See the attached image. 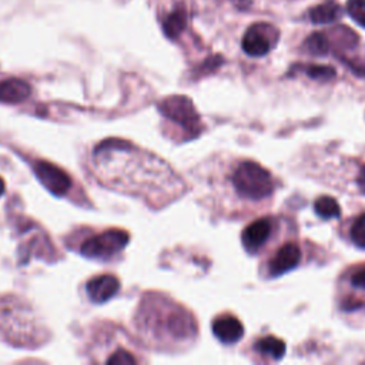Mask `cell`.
Segmentation results:
<instances>
[{
  "instance_id": "6da1fadb",
  "label": "cell",
  "mask_w": 365,
  "mask_h": 365,
  "mask_svg": "<svg viewBox=\"0 0 365 365\" xmlns=\"http://www.w3.org/2000/svg\"><path fill=\"white\" fill-rule=\"evenodd\" d=\"M92 166L107 187L141 196L152 204L168 203L183 191V181L164 160L124 140L101 141L95 148Z\"/></svg>"
},
{
  "instance_id": "7a4b0ae2",
  "label": "cell",
  "mask_w": 365,
  "mask_h": 365,
  "mask_svg": "<svg viewBox=\"0 0 365 365\" xmlns=\"http://www.w3.org/2000/svg\"><path fill=\"white\" fill-rule=\"evenodd\" d=\"M140 335L157 348H173L196 335L193 317L181 306L161 295H146L136 315Z\"/></svg>"
},
{
  "instance_id": "3957f363",
  "label": "cell",
  "mask_w": 365,
  "mask_h": 365,
  "mask_svg": "<svg viewBox=\"0 0 365 365\" xmlns=\"http://www.w3.org/2000/svg\"><path fill=\"white\" fill-rule=\"evenodd\" d=\"M0 334L19 347H36L45 339L33 310L17 297L0 298Z\"/></svg>"
},
{
  "instance_id": "277c9868",
  "label": "cell",
  "mask_w": 365,
  "mask_h": 365,
  "mask_svg": "<svg viewBox=\"0 0 365 365\" xmlns=\"http://www.w3.org/2000/svg\"><path fill=\"white\" fill-rule=\"evenodd\" d=\"M231 180L235 191L248 200H263L274 190L271 175L264 167L254 161L240 163Z\"/></svg>"
},
{
  "instance_id": "5b68a950",
  "label": "cell",
  "mask_w": 365,
  "mask_h": 365,
  "mask_svg": "<svg viewBox=\"0 0 365 365\" xmlns=\"http://www.w3.org/2000/svg\"><path fill=\"white\" fill-rule=\"evenodd\" d=\"M128 233L119 228L106 230L93 237L84 240L80 246V253L93 260L106 262L119 254L128 244Z\"/></svg>"
},
{
  "instance_id": "8992f818",
  "label": "cell",
  "mask_w": 365,
  "mask_h": 365,
  "mask_svg": "<svg viewBox=\"0 0 365 365\" xmlns=\"http://www.w3.org/2000/svg\"><path fill=\"white\" fill-rule=\"evenodd\" d=\"M159 110L166 119L184 130L188 137H195L200 133V117L191 100L186 96L164 99L159 106Z\"/></svg>"
},
{
  "instance_id": "52a82bcc",
  "label": "cell",
  "mask_w": 365,
  "mask_h": 365,
  "mask_svg": "<svg viewBox=\"0 0 365 365\" xmlns=\"http://www.w3.org/2000/svg\"><path fill=\"white\" fill-rule=\"evenodd\" d=\"M33 170L40 183L55 196H66L73 186V181L66 171L49 161L37 160L33 164Z\"/></svg>"
},
{
  "instance_id": "ba28073f",
  "label": "cell",
  "mask_w": 365,
  "mask_h": 365,
  "mask_svg": "<svg viewBox=\"0 0 365 365\" xmlns=\"http://www.w3.org/2000/svg\"><path fill=\"white\" fill-rule=\"evenodd\" d=\"M120 290L119 278L112 274L97 275L86 284V291H88L89 298L96 304H103L113 298Z\"/></svg>"
},
{
  "instance_id": "9c48e42d",
  "label": "cell",
  "mask_w": 365,
  "mask_h": 365,
  "mask_svg": "<svg viewBox=\"0 0 365 365\" xmlns=\"http://www.w3.org/2000/svg\"><path fill=\"white\" fill-rule=\"evenodd\" d=\"M302 260V250L294 243H288L283 246L280 250L277 251L274 259L270 263V274L273 277H278L282 274H286L291 270H294Z\"/></svg>"
},
{
  "instance_id": "30bf717a",
  "label": "cell",
  "mask_w": 365,
  "mask_h": 365,
  "mask_svg": "<svg viewBox=\"0 0 365 365\" xmlns=\"http://www.w3.org/2000/svg\"><path fill=\"white\" fill-rule=\"evenodd\" d=\"M273 230V224L268 219H260L246 227L241 234V241L248 253L259 251L268 240Z\"/></svg>"
},
{
  "instance_id": "8fae6325",
  "label": "cell",
  "mask_w": 365,
  "mask_h": 365,
  "mask_svg": "<svg viewBox=\"0 0 365 365\" xmlns=\"http://www.w3.org/2000/svg\"><path fill=\"white\" fill-rule=\"evenodd\" d=\"M213 333L224 344H234L243 338L244 327L235 317L223 315L213 323Z\"/></svg>"
},
{
  "instance_id": "7c38bea8",
  "label": "cell",
  "mask_w": 365,
  "mask_h": 365,
  "mask_svg": "<svg viewBox=\"0 0 365 365\" xmlns=\"http://www.w3.org/2000/svg\"><path fill=\"white\" fill-rule=\"evenodd\" d=\"M241 46H243V50L248 56L262 57L270 52L271 43H270L267 34L259 26H253L244 34Z\"/></svg>"
},
{
  "instance_id": "4fadbf2b",
  "label": "cell",
  "mask_w": 365,
  "mask_h": 365,
  "mask_svg": "<svg viewBox=\"0 0 365 365\" xmlns=\"http://www.w3.org/2000/svg\"><path fill=\"white\" fill-rule=\"evenodd\" d=\"M32 88L29 83L20 79H8L0 81V101L2 103H21L29 99Z\"/></svg>"
},
{
  "instance_id": "5bb4252c",
  "label": "cell",
  "mask_w": 365,
  "mask_h": 365,
  "mask_svg": "<svg viewBox=\"0 0 365 365\" xmlns=\"http://www.w3.org/2000/svg\"><path fill=\"white\" fill-rule=\"evenodd\" d=\"M187 25V14L183 9H176L175 12H171L163 21V32L164 34L175 40L177 39L186 29Z\"/></svg>"
},
{
  "instance_id": "9a60e30c",
  "label": "cell",
  "mask_w": 365,
  "mask_h": 365,
  "mask_svg": "<svg viewBox=\"0 0 365 365\" xmlns=\"http://www.w3.org/2000/svg\"><path fill=\"white\" fill-rule=\"evenodd\" d=\"M255 350L263 355L273 357L274 359H282L286 354V344L283 339L270 335L257 341Z\"/></svg>"
},
{
  "instance_id": "2e32d148",
  "label": "cell",
  "mask_w": 365,
  "mask_h": 365,
  "mask_svg": "<svg viewBox=\"0 0 365 365\" xmlns=\"http://www.w3.org/2000/svg\"><path fill=\"white\" fill-rule=\"evenodd\" d=\"M339 8L337 5L326 3L315 6L310 10V19L315 25H327L339 17Z\"/></svg>"
},
{
  "instance_id": "e0dca14e",
  "label": "cell",
  "mask_w": 365,
  "mask_h": 365,
  "mask_svg": "<svg viewBox=\"0 0 365 365\" xmlns=\"http://www.w3.org/2000/svg\"><path fill=\"white\" fill-rule=\"evenodd\" d=\"M314 210L317 213V216H319L324 220L338 219L341 216V207L338 201L328 196H323V197L317 199L314 203Z\"/></svg>"
},
{
  "instance_id": "ac0fdd59",
  "label": "cell",
  "mask_w": 365,
  "mask_h": 365,
  "mask_svg": "<svg viewBox=\"0 0 365 365\" xmlns=\"http://www.w3.org/2000/svg\"><path fill=\"white\" fill-rule=\"evenodd\" d=\"M306 46L311 55L315 56H324L330 50L328 40L323 33H313L307 40H306Z\"/></svg>"
},
{
  "instance_id": "d6986e66",
  "label": "cell",
  "mask_w": 365,
  "mask_h": 365,
  "mask_svg": "<svg viewBox=\"0 0 365 365\" xmlns=\"http://www.w3.org/2000/svg\"><path fill=\"white\" fill-rule=\"evenodd\" d=\"M347 12L354 21L365 28V0H348Z\"/></svg>"
},
{
  "instance_id": "ffe728a7",
  "label": "cell",
  "mask_w": 365,
  "mask_h": 365,
  "mask_svg": "<svg viewBox=\"0 0 365 365\" xmlns=\"http://www.w3.org/2000/svg\"><path fill=\"white\" fill-rule=\"evenodd\" d=\"M351 239L359 248H365V214L359 216L351 228Z\"/></svg>"
},
{
  "instance_id": "44dd1931",
  "label": "cell",
  "mask_w": 365,
  "mask_h": 365,
  "mask_svg": "<svg viewBox=\"0 0 365 365\" xmlns=\"http://www.w3.org/2000/svg\"><path fill=\"white\" fill-rule=\"evenodd\" d=\"M307 75L317 80H330L335 76V70L330 66H308Z\"/></svg>"
},
{
  "instance_id": "7402d4cb",
  "label": "cell",
  "mask_w": 365,
  "mask_h": 365,
  "mask_svg": "<svg viewBox=\"0 0 365 365\" xmlns=\"http://www.w3.org/2000/svg\"><path fill=\"white\" fill-rule=\"evenodd\" d=\"M107 364H136L137 359L132 353H128L124 348L115 351L109 358H106Z\"/></svg>"
},
{
  "instance_id": "603a6c76",
  "label": "cell",
  "mask_w": 365,
  "mask_h": 365,
  "mask_svg": "<svg viewBox=\"0 0 365 365\" xmlns=\"http://www.w3.org/2000/svg\"><path fill=\"white\" fill-rule=\"evenodd\" d=\"M351 284L357 288H361V290H365V268L357 271L353 274L351 277Z\"/></svg>"
},
{
  "instance_id": "cb8c5ba5",
  "label": "cell",
  "mask_w": 365,
  "mask_h": 365,
  "mask_svg": "<svg viewBox=\"0 0 365 365\" xmlns=\"http://www.w3.org/2000/svg\"><path fill=\"white\" fill-rule=\"evenodd\" d=\"M357 183H358V187L361 188V191L365 195V166L361 167V171H359L358 179H357Z\"/></svg>"
},
{
  "instance_id": "d4e9b609",
  "label": "cell",
  "mask_w": 365,
  "mask_h": 365,
  "mask_svg": "<svg viewBox=\"0 0 365 365\" xmlns=\"http://www.w3.org/2000/svg\"><path fill=\"white\" fill-rule=\"evenodd\" d=\"M5 190H6L5 181H3V179H2V177H0V197H2V196H3V193H5Z\"/></svg>"
}]
</instances>
